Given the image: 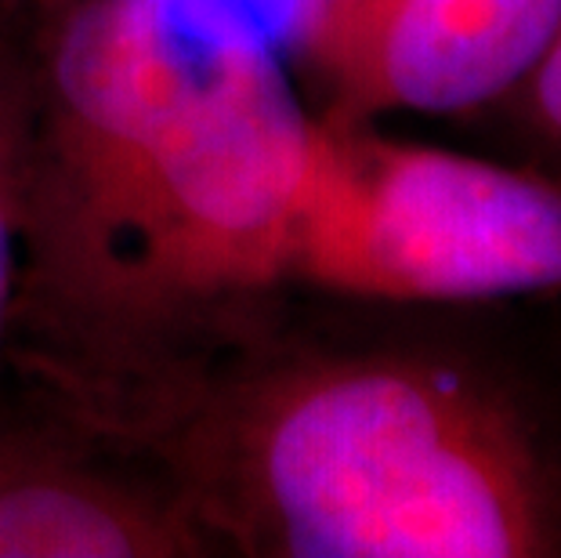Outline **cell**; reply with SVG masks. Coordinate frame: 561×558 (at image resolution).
I'll return each mask as SVG.
<instances>
[{"mask_svg": "<svg viewBox=\"0 0 561 558\" xmlns=\"http://www.w3.org/2000/svg\"><path fill=\"white\" fill-rule=\"evenodd\" d=\"M283 58L185 0H69L30 47L15 319L73 402L286 287L312 149Z\"/></svg>", "mask_w": 561, "mask_h": 558, "instance_id": "1", "label": "cell"}, {"mask_svg": "<svg viewBox=\"0 0 561 558\" xmlns=\"http://www.w3.org/2000/svg\"><path fill=\"white\" fill-rule=\"evenodd\" d=\"M77 421L141 449L218 555H561L558 432L515 382L460 355L182 352Z\"/></svg>", "mask_w": 561, "mask_h": 558, "instance_id": "2", "label": "cell"}, {"mask_svg": "<svg viewBox=\"0 0 561 558\" xmlns=\"http://www.w3.org/2000/svg\"><path fill=\"white\" fill-rule=\"evenodd\" d=\"M446 305L561 294V185L316 113L286 287Z\"/></svg>", "mask_w": 561, "mask_h": 558, "instance_id": "3", "label": "cell"}, {"mask_svg": "<svg viewBox=\"0 0 561 558\" xmlns=\"http://www.w3.org/2000/svg\"><path fill=\"white\" fill-rule=\"evenodd\" d=\"M561 30V0H290L297 62L333 116L496 110Z\"/></svg>", "mask_w": 561, "mask_h": 558, "instance_id": "4", "label": "cell"}, {"mask_svg": "<svg viewBox=\"0 0 561 558\" xmlns=\"http://www.w3.org/2000/svg\"><path fill=\"white\" fill-rule=\"evenodd\" d=\"M218 555L157 471L51 435L0 432V558Z\"/></svg>", "mask_w": 561, "mask_h": 558, "instance_id": "5", "label": "cell"}, {"mask_svg": "<svg viewBox=\"0 0 561 558\" xmlns=\"http://www.w3.org/2000/svg\"><path fill=\"white\" fill-rule=\"evenodd\" d=\"M30 138V47L19 52L0 37V352L15 323L19 243H22V171Z\"/></svg>", "mask_w": 561, "mask_h": 558, "instance_id": "6", "label": "cell"}, {"mask_svg": "<svg viewBox=\"0 0 561 558\" xmlns=\"http://www.w3.org/2000/svg\"><path fill=\"white\" fill-rule=\"evenodd\" d=\"M496 110L515 127L529 168L561 185V30L533 73Z\"/></svg>", "mask_w": 561, "mask_h": 558, "instance_id": "7", "label": "cell"}]
</instances>
